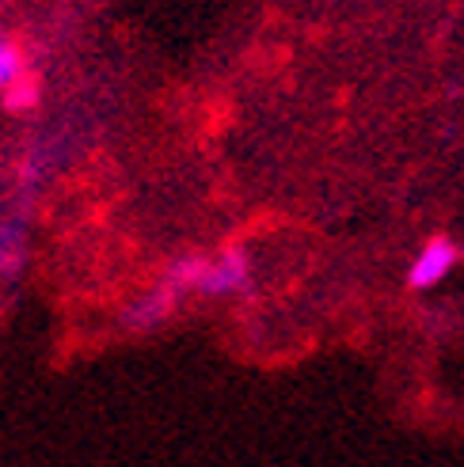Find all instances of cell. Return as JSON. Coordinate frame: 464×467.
Masks as SVG:
<instances>
[{
  "instance_id": "obj_1",
  "label": "cell",
  "mask_w": 464,
  "mask_h": 467,
  "mask_svg": "<svg viewBox=\"0 0 464 467\" xmlns=\"http://www.w3.org/2000/svg\"><path fill=\"white\" fill-rule=\"evenodd\" d=\"M187 300V293L179 289V282L172 274H164L156 285H149L142 296H133L130 305L122 308V327L133 335H149V331H160L175 312L179 305Z\"/></svg>"
},
{
  "instance_id": "obj_3",
  "label": "cell",
  "mask_w": 464,
  "mask_h": 467,
  "mask_svg": "<svg viewBox=\"0 0 464 467\" xmlns=\"http://www.w3.org/2000/svg\"><path fill=\"white\" fill-rule=\"evenodd\" d=\"M457 263H460V247L453 240H446V236H434V240H427L419 251H415V259L407 263V285L415 293L438 289L457 270Z\"/></svg>"
},
{
  "instance_id": "obj_4",
  "label": "cell",
  "mask_w": 464,
  "mask_h": 467,
  "mask_svg": "<svg viewBox=\"0 0 464 467\" xmlns=\"http://www.w3.org/2000/svg\"><path fill=\"white\" fill-rule=\"evenodd\" d=\"M23 80V54L12 38L0 35V91H16Z\"/></svg>"
},
{
  "instance_id": "obj_2",
  "label": "cell",
  "mask_w": 464,
  "mask_h": 467,
  "mask_svg": "<svg viewBox=\"0 0 464 467\" xmlns=\"http://www.w3.org/2000/svg\"><path fill=\"white\" fill-rule=\"evenodd\" d=\"M251 282V259L240 247H225L214 259H195V293L198 296H237Z\"/></svg>"
}]
</instances>
